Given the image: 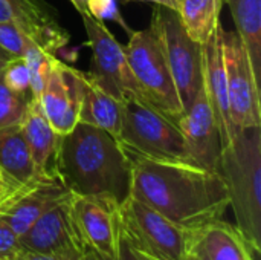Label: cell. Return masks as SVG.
I'll return each instance as SVG.
<instances>
[{"label":"cell","mask_w":261,"mask_h":260,"mask_svg":"<svg viewBox=\"0 0 261 260\" xmlns=\"http://www.w3.org/2000/svg\"><path fill=\"white\" fill-rule=\"evenodd\" d=\"M127 155L132 164L130 196L176 225L194 230L222 219L228 210L229 198L219 172L190 162Z\"/></svg>","instance_id":"cell-1"},{"label":"cell","mask_w":261,"mask_h":260,"mask_svg":"<svg viewBox=\"0 0 261 260\" xmlns=\"http://www.w3.org/2000/svg\"><path fill=\"white\" fill-rule=\"evenodd\" d=\"M57 175L80 196L106 195L122 204L130 196L132 164L127 152L109 132L76 123L61 136Z\"/></svg>","instance_id":"cell-2"},{"label":"cell","mask_w":261,"mask_h":260,"mask_svg":"<svg viewBox=\"0 0 261 260\" xmlns=\"http://www.w3.org/2000/svg\"><path fill=\"white\" fill-rule=\"evenodd\" d=\"M219 173L226 185L237 228L258 254L261 251V127L239 130L222 147Z\"/></svg>","instance_id":"cell-3"},{"label":"cell","mask_w":261,"mask_h":260,"mask_svg":"<svg viewBox=\"0 0 261 260\" xmlns=\"http://www.w3.org/2000/svg\"><path fill=\"white\" fill-rule=\"evenodd\" d=\"M121 110L122 118L118 141L125 152L159 161L193 164L176 123L139 98L121 101Z\"/></svg>","instance_id":"cell-4"},{"label":"cell","mask_w":261,"mask_h":260,"mask_svg":"<svg viewBox=\"0 0 261 260\" xmlns=\"http://www.w3.org/2000/svg\"><path fill=\"white\" fill-rule=\"evenodd\" d=\"M148 29L161 46L185 112L202 87V44L188 37L176 11L161 5L153 9Z\"/></svg>","instance_id":"cell-5"},{"label":"cell","mask_w":261,"mask_h":260,"mask_svg":"<svg viewBox=\"0 0 261 260\" xmlns=\"http://www.w3.org/2000/svg\"><path fill=\"white\" fill-rule=\"evenodd\" d=\"M122 238L139 253L154 260H187L188 230L151 207L128 196L119 204Z\"/></svg>","instance_id":"cell-6"},{"label":"cell","mask_w":261,"mask_h":260,"mask_svg":"<svg viewBox=\"0 0 261 260\" xmlns=\"http://www.w3.org/2000/svg\"><path fill=\"white\" fill-rule=\"evenodd\" d=\"M124 49L144 101L177 124L184 109L167 61L153 32L150 29L133 31L128 44Z\"/></svg>","instance_id":"cell-7"},{"label":"cell","mask_w":261,"mask_h":260,"mask_svg":"<svg viewBox=\"0 0 261 260\" xmlns=\"http://www.w3.org/2000/svg\"><path fill=\"white\" fill-rule=\"evenodd\" d=\"M222 49L229 112L236 133L248 127H261L260 81L254 74L251 58L239 34L223 31Z\"/></svg>","instance_id":"cell-8"},{"label":"cell","mask_w":261,"mask_h":260,"mask_svg":"<svg viewBox=\"0 0 261 260\" xmlns=\"http://www.w3.org/2000/svg\"><path fill=\"white\" fill-rule=\"evenodd\" d=\"M81 18L93 52V70L90 75L95 81L119 101L127 98L144 101L141 89L130 70L124 46L119 44L104 21H98L87 11L81 12Z\"/></svg>","instance_id":"cell-9"},{"label":"cell","mask_w":261,"mask_h":260,"mask_svg":"<svg viewBox=\"0 0 261 260\" xmlns=\"http://www.w3.org/2000/svg\"><path fill=\"white\" fill-rule=\"evenodd\" d=\"M72 195L58 175H35L0 204V218L21 236L47 210Z\"/></svg>","instance_id":"cell-10"},{"label":"cell","mask_w":261,"mask_h":260,"mask_svg":"<svg viewBox=\"0 0 261 260\" xmlns=\"http://www.w3.org/2000/svg\"><path fill=\"white\" fill-rule=\"evenodd\" d=\"M72 207L86 248L106 260L113 259L121 238L119 204L106 195H73Z\"/></svg>","instance_id":"cell-11"},{"label":"cell","mask_w":261,"mask_h":260,"mask_svg":"<svg viewBox=\"0 0 261 260\" xmlns=\"http://www.w3.org/2000/svg\"><path fill=\"white\" fill-rule=\"evenodd\" d=\"M72 198L73 195L47 210L24 234L20 236V245L23 250L52 254L86 253L87 248L75 219Z\"/></svg>","instance_id":"cell-12"},{"label":"cell","mask_w":261,"mask_h":260,"mask_svg":"<svg viewBox=\"0 0 261 260\" xmlns=\"http://www.w3.org/2000/svg\"><path fill=\"white\" fill-rule=\"evenodd\" d=\"M177 127L182 132L193 164L219 172L222 138L216 116L206 100L203 84L193 104L177 120Z\"/></svg>","instance_id":"cell-13"},{"label":"cell","mask_w":261,"mask_h":260,"mask_svg":"<svg viewBox=\"0 0 261 260\" xmlns=\"http://www.w3.org/2000/svg\"><path fill=\"white\" fill-rule=\"evenodd\" d=\"M38 100L52 129L61 136L69 133L78 123L80 84L76 69L54 57Z\"/></svg>","instance_id":"cell-14"},{"label":"cell","mask_w":261,"mask_h":260,"mask_svg":"<svg viewBox=\"0 0 261 260\" xmlns=\"http://www.w3.org/2000/svg\"><path fill=\"white\" fill-rule=\"evenodd\" d=\"M223 31L225 28L220 23L210 37V40L202 44V84L219 126L222 147L229 144L236 135L228 101V84L222 49Z\"/></svg>","instance_id":"cell-15"},{"label":"cell","mask_w":261,"mask_h":260,"mask_svg":"<svg viewBox=\"0 0 261 260\" xmlns=\"http://www.w3.org/2000/svg\"><path fill=\"white\" fill-rule=\"evenodd\" d=\"M254 254L239 228L223 219L188 230V256L196 260H254Z\"/></svg>","instance_id":"cell-16"},{"label":"cell","mask_w":261,"mask_h":260,"mask_svg":"<svg viewBox=\"0 0 261 260\" xmlns=\"http://www.w3.org/2000/svg\"><path fill=\"white\" fill-rule=\"evenodd\" d=\"M14 23L32 43L55 54L69 43V34L44 9L41 0H9Z\"/></svg>","instance_id":"cell-17"},{"label":"cell","mask_w":261,"mask_h":260,"mask_svg":"<svg viewBox=\"0 0 261 260\" xmlns=\"http://www.w3.org/2000/svg\"><path fill=\"white\" fill-rule=\"evenodd\" d=\"M21 130L29 146L37 175H57V156L61 135L49 124L40 100L32 97L21 121Z\"/></svg>","instance_id":"cell-18"},{"label":"cell","mask_w":261,"mask_h":260,"mask_svg":"<svg viewBox=\"0 0 261 260\" xmlns=\"http://www.w3.org/2000/svg\"><path fill=\"white\" fill-rule=\"evenodd\" d=\"M80 84L78 121L99 127L115 138L121 132V101L104 90L90 74L76 70Z\"/></svg>","instance_id":"cell-19"},{"label":"cell","mask_w":261,"mask_h":260,"mask_svg":"<svg viewBox=\"0 0 261 260\" xmlns=\"http://www.w3.org/2000/svg\"><path fill=\"white\" fill-rule=\"evenodd\" d=\"M0 172L15 185H23L37 175L21 123L0 129Z\"/></svg>","instance_id":"cell-20"},{"label":"cell","mask_w":261,"mask_h":260,"mask_svg":"<svg viewBox=\"0 0 261 260\" xmlns=\"http://www.w3.org/2000/svg\"><path fill=\"white\" fill-rule=\"evenodd\" d=\"M225 0H176V14L188 34L199 44H205L220 25Z\"/></svg>","instance_id":"cell-21"},{"label":"cell","mask_w":261,"mask_h":260,"mask_svg":"<svg viewBox=\"0 0 261 260\" xmlns=\"http://www.w3.org/2000/svg\"><path fill=\"white\" fill-rule=\"evenodd\" d=\"M257 80H261V0H226Z\"/></svg>","instance_id":"cell-22"},{"label":"cell","mask_w":261,"mask_h":260,"mask_svg":"<svg viewBox=\"0 0 261 260\" xmlns=\"http://www.w3.org/2000/svg\"><path fill=\"white\" fill-rule=\"evenodd\" d=\"M31 93H17L11 90L0 75V129L20 124L31 101Z\"/></svg>","instance_id":"cell-23"},{"label":"cell","mask_w":261,"mask_h":260,"mask_svg":"<svg viewBox=\"0 0 261 260\" xmlns=\"http://www.w3.org/2000/svg\"><path fill=\"white\" fill-rule=\"evenodd\" d=\"M23 58L28 64L29 75H31V93L32 97L38 98L46 84L54 55L47 54L40 46L32 43L26 51V54L23 55Z\"/></svg>","instance_id":"cell-24"},{"label":"cell","mask_w":261,"mask_h":260,"mask_svg":"<svg viewBox=\"0 0 261 260\" xmlns=\"http://www.w3.org/2000/svg\"><path fill=\"white\" fill-rule=\"evenodd\" d=\"M0 75L11 90L17 93H31V75L23 57L11 58L2 69Z\"/></svg>","instance_id":"cell-25"},{"label":"cell","mask_w":261,"mask_h":260,"mask_svg":"<svg viewBox=\"0 0 261 260\" xmlns=\"http://www.w3.org/2000/svg\"><path fill=\"white\" fill-rule=\"evenodd\" d=\"M32 41L11 21L0 23V48L11 57H23Z\"/></svg>","instance_id":"cell-26"},{"label":"cell","mask_w":261,"mask_h":260,"mask_svg":"<svg viewBox=\"0 0 261 260\" xmlns=\"http://www.w3.org/2000/svg\"><path fill=\"white\" fill-rule=\"evenodd\" d=\"M87 12L96 18L98 21H104V20H112V21H116L122 29H125L128 34H132L133 31L128 28V25L124 21L121 12H119V8H118V3L116 0H89L87 2Z\"/></svg>","instance_id":"cell-27"},{"label":"cell","mask_w":261,"mask_h":260,"mask_svg":"<svg viewBox=\"0 0 261 260\" xmlns=\"http://www.w3.org/2000/svg\"><path fill=\"white\" fill-rule=\"evenodd\" d=\"M20 250V236L0 218V259H12Z\"/></svg>","instance_id":"cell-28"},{"label":"cell","mask_w":261,"mask_h":260,"mask_svg":"<svg viewBox=\"0 0 261 260\" xmlns=\"http://www.w3.org/2000/svg\"><path fill=\"white\" fill-rule=\"evenodd\" d=\"M83 254H70V253H61V254H52V253H34L28 250H20L11 260H83Z\"/></svg>","instance_id":"cell-29"},{"label":"cell","mask_w":261,"mask_h":260,"mask_svg":"<svg viewBox=\"0 0 261 260\" xmlns=\"http://www.w3.org/2000/svg\"><path fill=\"white\" fill-rule=\"evenodd\" d=\"M112 260H154L142 253H139L138 250H135L121 234L119 238V244H118V251H116V256Z\"/></svg>","instance_id":"cell-30"},{"label":"cell","mask_w":261,"mask_h":260,"mask_svg":"<svg viewBox=\"0 0 261 260\" xmlns=\"http://www.w3.org/2000/svg\"><path fill=\"white\" fill-rule=\"evenodd\" d=\"M18 185H15L12 181H9L2 172H0V204L17 188Z\"/></svg>","instance_id":"cell-31"},{"label":"cell","mask_w":261,"mask_h":260,"mask_svg":"<svg viewBox=\"0 0 261 260\" xmlns=\"http://www.w3.org/2000/svg\"><path fill=\"white\" fill-rule=\"evenodd\" d=\"M125 2H147V3L161 5V6H165V8L176 11V0H125Z\"/></svg>","instance_id":"cell-32"},{"label":"cell","mask_w":261,"mask_h":260,"mask_svg":"<svg viewBox=\"0 0 261 260\" xmlns=\"http://www.w3.org/2000/svg\"><path fill=\"white\" fill-rule=\"evenodd\" d=\"M73 6H75V9L81 14V12H84V11H87V2L89 0H69Z\"/></svg>","instance_id":"cell-33"},{"label":"cell","mask_w":261,"mask_h":260,"mask_svg":"<svg viewBox=\"0 0 261 260\" xmlns=\"http://www.w3.org/2000/svg\"><path fill=\"white\" fill-rule=\"evenodd\" d=\"M11 58H14V57H11L6 51H3V49L0 48V72H2V69L5 67V64H6Z\"/></svg>","instance_id":"cell-34"},{"label":"cell","mask_w":261,"mask_h":260,"mask_svg":"<svg viewBox=\"0 0 261 260\" xmlns=\"http://www.w3.org/2000/svg\"><path fill=\"white\" fill-rule=\"evenodd\" d=\"M83 260H106V259H104V257H101L99 254H96V253H95V251H92V250H86Z\"/></svg>","instance_id":"cell-35"},{"label":"cell","mask_w":261,"mask_h":260,"mask_svg":"<svg viewBox=\"0 0 261 260\" xmlns=\"http://www.w3.org/2000/svg\"><path fill=\"white\" fill-rule=\"evenodd\" d=\"M187 260H196V259H194V257H191V256H188V257H187Z\"/></svg>","instance_id":"cell-36"},{"label":"cell","mask_w":261,"mask_h":260,"mask_svg":"<svg viewBox=\"0 0 261 260\" xmlns=\"http://www.w3.org/2000/svg\"><path fill=\"white\" fill-rule=\"evenodd\" d=\"M0 260H11V259H0Z\"/></svg>","instance_id":"cell-37"}]
</instances>
